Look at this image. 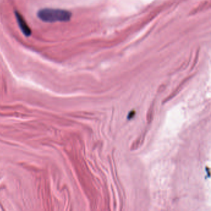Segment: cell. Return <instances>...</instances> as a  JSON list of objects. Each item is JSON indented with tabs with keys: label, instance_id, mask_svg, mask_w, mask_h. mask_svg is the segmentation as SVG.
I'll return each instance as SVG.
<instances>
[{
	"label": "cell",
	"instance_id": "cell-2",
	"mask_svg": "<svg viewBox=\"0 0 211 211\" xmlns=\"http://www.w3.org/2000/svg\"><path fill=\"white\" fill-rule=\"evenodd\" d=\"M14 14L15 18L16 19V21L18 22V26L20 31H21L22 33L26 37H30L32 35V30H31V29L29 27L25 19L24 18V17L22 16V14H20L18 11H15Z\"/></svg>",
	"mask_w": 211,
	"mask_h": 211
},
{
	"label": "cell",
	"instance_id": "cell-3",
	"mask_svg": "<svg viewBox=\"0 0 211 211\" xmlns=\"http://www.w3.org/2000/svg\"><path fill=\"white\" fill-rule=\"evenodd\" d=\"M153 113H154L153 108H152V106H151V108H150V110H149V112L147 113V121H148L149 123H151V121L152 120Z\"/></svg>",
	"mask_w": 211,
	"mask_h": 211
},
{
	"label": "cell",
	"instance_id": "cell-1",
	"mask_svg": "<svg viewBox=\"0 0 211 211\" xmlns=\"http://www.w3.org/2000/svg\"><path fill=\"white\" fill-rule=\"evenodd\" d=\"M37 16L41 21L53 23L70 21L72 14L68 10L46 8L39 10Z\"/></svg>",
	"mask_w": 211,
	"mask_h": 211
}]
</instances>
